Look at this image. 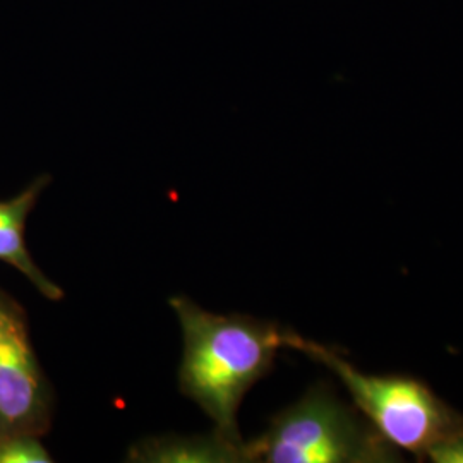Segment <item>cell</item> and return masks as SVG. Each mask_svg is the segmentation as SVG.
Returning a JSON list of instances; mask_svg holds the SVG:
<instances>
[{"label":"cell","instance_id":"8992f818","mask_svg":"<svg viewBox=\"0 0 463 463\" xmlns=\"http://www.w3.org/2000/svg\"><path fill=\"white\" fill-rule=\"evenodd\" d=\"M128 460L141 463H239L246 462V455L244 445L237 447L213 430L210 436H168L141 441L131 448Z\"/></svg>","mask_w":463,"mask_h":463},{"label":"cell","instance_id":"6da1fadb","mask_svg":"<svg viewBox=\"0 0 463 463\" xmlns=\"http://www.w3.org/2000/svg\"><path fill=\"white\" fill-rule=\"evenodd\" d=\"M170 306L183 326L181 392L215 422L216 434L242 447L239 407L273 369L288 331L250 316L208 313L187 298H170Z\"/></svg>","mask_w":463,"mask_h":463},{"label":"cell","instance_id":"277c9868","mask_svg":"<svg viewBox=\"0 0 463 463\" xmlns=\"http://www.w3.org/2000/svg\"><path fill=\"white\" fill-rule=\"evenodd\" d=\"M49 381L34 355L28 319L0 290V434L42 438L50 430Z\"/></svg>","mask_w":463,"mask_h":463},{"label":"cell","instance_id":"52a82bcc","mask_svg":"<svg viewBox=\"0 0 463 463\" xmlns=\"http://www.w3.org/2000/svg\"><path fill=\"white\" fill-rule=\"evenodd\" d=\"M50 453L34 436H2L0 463H47Z\"/></svg>","mask_w":463,"mask_h":463},{"label":"cell","instance_id":"ba28073f","mask_svg":"<svg viewBox=\"0 0 463 463\" xmlns=\"http://www.w3.org/2000/svg\"><path fill=\"white\" fill-rule=\"evenodd\" d=\"M428 460L436 463H463V426L432 448Z\"/></svg>","mask_w":463,"mask_h":463},{"label":"cell","instance_id":"3957f363","mask_svg":"<svg viewBox=\"0 0 463 463\" xmlns=\"http://www.w3.org/2000/svg\"><path fill=\"white\" fill-rule=\"evenodd\" d=\"M287 347L326 365L345 384L354 405L395 448L428 460L430 449L463 426L455 412L424 381L400 374H365L333 348L288 331Z\"/></svg>","mask_w":463,"mask_h":463},{"label":"cell","instance_id":"5b68a950","mask_svg":"<svg viewBox=\"0 0 463 463\" xmlns=\"http://www.w3.org/2000/svg\"><path fill=\"white\" fill-rule=\"evenodd\" d=\"M49 183L47 175L38 177L16 198L0 201V261L16 268L19 273L33 283L43 298L61 300L64 298L62 288L40 271L24 244L26 218Z\"/></svg>","mask_w":463,"mask_h":463},{"label":"cell","instance_id":"7a4b0ae2","mask_svg":"<svg viewBox=\"0 0 463 463\" xmlns=\"http://www.w3.org/2000/svg\"><path fill=\"white\" fill-rule=\"evenodd\" d=\"M246 462H398L397 448L344 403L328 384L313 386L277 415L265 434L244 443Z\"/></svg>","mask_w":463,"mask_h":463}]
</instances>
